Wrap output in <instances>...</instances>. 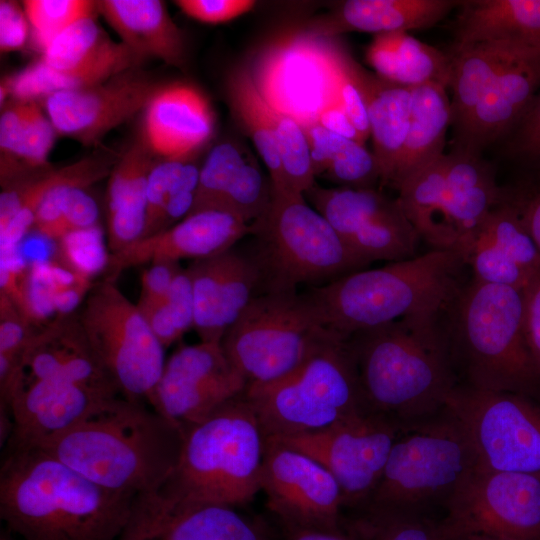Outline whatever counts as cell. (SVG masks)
Wrapping results in <instances>:
<instances>
[{"label":"cell","mask_w":540,"mask_h":540,"mask_svg":"<svg viewBox=\"0 0 540 540\" xmlns=\"http://www.w3.org/2000/svg\"><path fill=\"white\" fill-rule=\"evenodd\" d=\"M174 3L187 16L207 24L231 21L256 5L252 0H177Z\"/></svg>","instance_id":"obj_51"},{"label":"cell","mask_w":540,"mask_h":540,"mask_svg":"<svg viewBox=\"0 0 540 540\" xmlns=\"http://www.w3.org/2000/svg\"><path fill=\"white\" fill-rule=\"evenodd\" d=\"M99 209L85 188L64 186L59 203L57 241L69 234L98 226Z\"/></svg>","instance_id":"obj_45"},{"label":"cell","mask_w":540,"mask_h":540,"mask_svg":"<svg viewBox=\"0 0 540 540\" xmlns=\"http://www.w3.org/2000/svg\"><path fill=\"white\" fill-rule=\"evenodd\" d=\"M457 45L519 41L540 45V0L462 1Z\"/></svg>","instance_id":"obj_37"},{"label":"cell","mask_w":540,"mask_h":540,"mask_svg":"<svg viewBox=\"0 0 540 540\" xmlns=\"http://www.w3.org/2000/svg\"><path fill=\"white\" fill-rule=\"evenodd\" d=\"M226 95L232 115L253 142L269 172L273 191L290 192L268 114V104L257 90L247 65L237 66L229 72Z\"/></svg>","instance_id":"obj_39"},{"label":"cell","mask_w":540,"mask_h":540,"mask_svg":"<svg viewBox=\"0 0 540 540\" xmlns=\"http://www.w3.org/2000/svg\"><path fill=\"white\" fill-rule=\"evenodd\" d=\"M540 47L502 41L457 45L451 59L452 124L458 133L496 76L516 58Z\"/></svg>","instance_id":"obj_35"},{"label":"cell","mask_w":540,"mask_h":540,"mask_svg":"<svg viewBox=\"0 0 540 540\" xmlns=\"http://www.w3.org/2000/svg\"><path fill=\"white\" fill-rule=\"evenodd\" d=\"M145 60L122 42L113 41L93 17L61 33L42 58L7 80L8 93L18 101L88 87L136 69Z\"/></svg>","instance_id":"obj_17"},{"label":"cell","mask_w":540,"mask_h":540,"mask_svg":"<svg viewBox=\"0 0 540 540\" xmlns=\"http://www.w3.org/2000/svg\"><path fill=\"white\" fill-rule=\"evenodd\" d=\"M141 140L115 162L107 187V235L110 253L137 241L144 230L147 187L158 162Z\"/></svg>","instance_id":"obj_34"},{"label":"cell","mask_w":540,"mask_h":540,"mask_svg":"<svg viewBox=\"0 0 540 540\" xmlns=\"http://www.w3.org/2000/svg\"><path fill=\"white\" fill-rule=\"evenodd\" d=\"M199 171L191 161L158 160L149 176L145 225L139 239L166 230L188 215Z\"/></svg>","instance_id":"obj_40"},{"label":"cell","mask_w":540,"mask_h":540,"mask_svg":"<svg viewBox=\"0 0 540 540\" xmlns=\"http://www.w3.org/2000/svg\"><path fill=\"white\" fill-rule=\"evenodd\" d=\"M179 262L157 261L149 264L141 275V290L138 303L155 302L163 299L176 276L182 271Z\"/></svg>","instance_id":"obj_55"},{"label":"cell","mask_w":540,"mask_h":540,"mask_svg":"<svg viewBox=\"0 0 540 540\" xmlns=\"http://www.w3.org/2000/svg\"><path fill=\"white\" fill-rule=\"evenodd\" d=\"M250 235L247 251L260 273V294L324 285L367 267L303 194L273 191L266 215Z\"/></svg>","instance_id":"obj_8"},{"label":"cell","mask_w":540,"mask_h":540,"mask_svg":"<svg viewBox=\"0 0 540 540\" xmlns=\"http://www.w3.org/2000/svg\"><path fill=\"white\" fill-rule=\"evenodd\" d=\"M317 124L330 132L364 145L359 133L340 105L325 109L320 114Z\"/></svg>","instance_id":"obj_58"},{"label":"cell","mask_w":540,"mask_h":540,"mask_svg":"<svg viewBox=\"0 0 540 540\" xmlns=\"http://www.w3.org/2000/svg\"><path fill=\"white\" fill-rule=\"evenodd\" d=\"M244 395L265 438L318 431L367 412L347 338L329 329L296 369L275 382L248 385Z\"/></svg>","instance_id":"obj_7"},{"label":"cell","mask_w":540,"mask_h":540,"mask_svg":"<svg viewBox=\"0 0 540 540\" xmlns=\"http://www.w3.org/2000/svg\"><path fill=\"white\" fill-rule=\"evenodd\" d=\"M477 467L465 427L445 406L398 437L379 483L363 505L428 513L435 505L444 506Z\"/></svg>","instance_id":"obj_10"},{"label":"cell","mask_w":540,"mask_h":540,"mask_svg":"<svg viewBox=\"0 0 540 540\" xmlns=\"http://www.w3.org/2000/svg\"><path fill=\"white\" fill-rule=\"evenodd\" d=\"M304 196L367 266L415 256L420 236L397 198L375 188H325L317 183Z\"/></svg>","instance_id":"obj_18"},{"label":"cell","mask_w":540,"mask_h":540,"mask_svg":"<svg viewBox=\"0 0 540 540\" xmlns=\"http://www.w3.org/2000/svg\"><path fill=\"white\" fill-rule=\"evenodd\" d=\"M441 540H540V479L476 468L443 506Z\"/></svg>","instance_id":"obj_15"},{"label":"cell","mask_w":540,"mask_h":540,"mask_svg":"<svg viewBox=\"0 0 540 540\" xmlns=\"http://www.w3.org/2000/svg\"><path fill=\"white\" fill-rule=\"evenodd\" d=\"M349 71L367 105L380 184L390 185L407 136L412 87L373 74L351 57Z\"/></svg>","instance_id":"obj_32"},{"label":"cell","mask_w":540,"mask_h":540,"mask_svg":"<svg viewBox=\"0 0 540 540\" xmlns=\"http://www.w3.org/2000/svg\"><path fill=\"white\" fill-rule=\"evenodd\" d=\"M194 296V330L203 342H221L248 304L260 294V273L248 253L232 247L193 260L186 268Z\"/></svg>","instance_id":"obj_24"},{"label":"cell","mask_w":540,"mask_h":540,"mask_svg":"<svg viewBox=\"0 0 540 540\" xmlns=\"http://www.w3.org/2000/svg\"><path fill=\"white\" fill-rule=\"evenodd\" d=\"M461 253L437 250L362 269L306 291L325 328L351 334L401 318L439 313L464 285Z\"/></svg>","instance_id":"obj_4"},{"label":"cell","mask_w":540,"mask_h":540,"mask_svg":"<svg viewBox=\"0 0 540 540\" xmlns=\"http://www.w3.org/2000/svg\"><path fill=\"white\" fill-rule=\"evenodd\" d=\"M462 1L454 0H347L313 21L305 30L334 38L347 32L376 34L434 26Z\"/></svg>","instance_id":"obj_30"},{"label":"cell","mask_w":540,"mask_h":540,"mask_svg":"<svg viewBox=\"0 0 540 540\" xmlns=\"http://www.w3.org/2000/svg\"><path fill=\"white\" fill-rule=\"evenodd\" d=\"M0 540H16V538L14 535H12L9 531L5 529L1 532Z\"/></svg>","instance_id":"obj_61"},{"label":"cell","mask_w":540,"mask_h":540,"mask_svg":"<svg viewBox=\"0 0 540 540\" xmlns=\"http://www.w3.org/2000/svg\"><path fill=\"white\" fill-rule=\"evenodd\" d=\"M342 528L356 540H441L428 513L369 505L344 511Z\"/></svg>","instance_id":"obj_41"},{"label":"cell","mask_w":540,"mask_h":540,"mask_svg":"<svg viewBox=\"0 0 540 540\" xmlns=\"http://www.w3.org/2000/svg\"><path fill=\"white\" fill-rule=\"evenodd\" d=\"M348 55L339 82V103L364 143L370 136V123L364 97L349 71Z\"/></svg>","instance_id":"obj_52"},{"label":"cell","mask_w":540,"mask_h":540,"mask_svg":"<svg viewBox=\"0 0 540 540\" xmlns=\"http://www.w3.org/2000/svg\"><path fill=\"white\" fill-rule=\"evenodd\" d=\"M251 229L241 218L223 211L187 215L166 230L108 253L103 279L116 281L124 270L157 261L179 262L217 255L250 235Z\"/></svg>","instance_id":"obj_25"},{"label":"cell","mask_w":540,"mask_h":540,"mask_svg":"<svg viewBox=\"0 0 540 540\" xmlns=\"http://www.w3.org/2000/svg\"><path fill=\"white\" fill-rule=\"evenodd\" d=\"M366 60L378 76L398 84H450V56L406 31L376 34L366 50Z\"/></svg>","instance_id":"obj_38"},{"label":"cell","mask_w":540,"mask_h":540,"mask_svg":"<svg viewBox=\"0 0 540 540\" xmlns=\"http://www.w3.org/2000/svg\"><path fill=\"white\" fill-rule=\"evenodd\" d=\"M117 398L71 382L26 379L7 408L13 431L4 452L37 447L103 412Z\"/></svg>","instance_id":"obj_23"},{"label":"cell","mask_w":540,"mask_h":540,"mask_svg":"<svg viewBox=\"0 0 540 540\" xmlns=\"http://www.w3.org/2000/svg\"><path fill=\"white\" fill-rule=\"evenodd\" d=\"M326 329L306 292L263 293L226 331L221 345L247 386L264 385L296 369Z\"/></svg>","instance_id":"obj_11"},{"label":"cell","mask_w":540,"mask_h":540,"mask_svg":"<svg viewBox=\"0 0 540 540\" xmlns=\"http://www.w3.org/2000/svg\"><path fill=\"white\" fill-rule=\"evenodd\" d=\"M396 189L420 239L432 249L459 253L504 198V188L480 154L457 148L407 176Z\"/></svg>","instance_id":"obj_9"},{"label":"cell","mask_w":540,"mask_h":540,"mask_svg":"<svg viewBox=\"0 0 540 540\" xmlns=\"http://www.w3.org/2000/svg\"><path fill=\"white\" fill-rule=\"evenodd\" d=\"M402 433L389 420L361 412L318 431L270 439L325 467L338 482L347 511L367 502Z\"/></svg>","instance_id":"obj_16"},{"label":"cell","mask_w":540,"mask_h":540,"mask_svg":"<svg viewBox=\"0 0 540 540\" xmlns=\"http://www.w3.org/2000/svg\"><path fill=\"white\" fill-rule=\"evenodd\" d=\"M461 255L473 279L519 290L540 269V251L505 198L487 215Z\"/></svg>","instance_id":"obj_26"},{"label":"cell","mask_w":540,"mask_h":540,"mask_svg":"<svg viewBox=\"0 0 540 540\" xmlns=\"http://www.w3.org/2000/svg\"><path fill=\"white\" fill-rule=\"evenodd\" d=\"M29 22L24 9L14 1L0 2V50L2 53L21 49L28 37Z\"/></svg>","instance_id":"obj_53"},{"label":"cell","mask_w":540,"mask_h":540,"mask_svg":"<svg viewBox=\"0 0 540 540\" xmlns=\"http://www.w3.org/2000/svg\"><path fill=\"white\" fill-rule=\"evenodd\" d=\"M248 157L232 142L216 145L200 167L194 202L188 215L201 211H221Z\"/></svg>","instance_id":"obj_43"},{"label":"cell","mask_w":540,"mask_h":540,"mask_svg":"<svg viewBox=\"0 0 540 540\" xmlns=\"http://www.w3.org/2000/svg\"><path fill=\"white\" fill-rule=\"evenodd\" d=\"M444 312L407 316L347 337L365 410L403 432L444 409L459 384Z\"/></svg>","instance_id":"obj_1"},{"label":"cell","mask_w":540,"mask_h":540,"mask_svg":"<svg viewBox=\"0 0 540 540\" xmlns=\"http://www.w3.org/2000/svg\"><path fill=\"white\" fill-rule=\"evenodd\" d=\"M523 325L531 352L540 367V269L522 289Z\"/></svg>","instance_id":"obj_56"},{"label":"cell","mask_w":540,"mask_h":540,"mask_svg":"<svg viewBox=\"0 0 540 540\" xmlns=\"http://www.w3.org/2000/svg\"><path fill=\"white\" fill-rule=\"evenodd\" d=\"M160 86L136 68L88 87L54 92L45 98V109L57 133L91 145L144 111Z\"/></svg>","instance_id":"obj_21"},{"label":"cell","mask_w":540,"mask_h":540,"mask_svg":"<svg viewBox=\"0 0 540 540\" xmlns=\"http://www.w3.org/2000/svg\"><path fill=\"white\" fill-rule=\"evenodd\" d=\"M508 151L540 170V89L526 114L510 134Z\"/></svg>","instance_id":"obj_50"},{"label":"cell","mask_w":540,"mask_h":540,"mask_svg":"<svg viewBox=\"0 0 540 540\" xmlns=\"http://www.w3.org/2000/svg\"><path fill=\"white\" fill-rule=\"evenodd\" d=\"M23 362L26 379H53L82 385L111 397L121 395L92 350L76 317L60 314L36 330Z\"/></svg>","instance_id":"obj_29"},{"label":"cell","mask_w":540,"mask_h":540,"mask_svg":"<svg viewBox=\"0 0 540 540\" xmlns=\"http://www.w3.org/2000/svg\"><path fill=\"white\" fill-rule=\"evenodd\" d=\"M504 198L515 207L540 251V170L515 186L504 188Z\"/></svg>","instance_id":"obj_48"},{"label":"cell","mask_w":540,"mask_h":540,"mask_svg":"<svg viewBox=\"0 0 540 540\" xmlns=\"http://www.w3.org/2000/svg\"><path fill=\"white\" fill-rule=\"evenodd\" d=\"M178 463L159 491L181 506H244L261 490L265 436L244 392L184 427Z\"/></svg>","instance_id":"obj_6"},{"label":"cell","mask_w":540,"mask_h":540,"mask_svg":"<svg viewBox=\"0 0 540 540\" xmlns=\"http://www.w3.org/2000/svg\"><path fill=\"white\" fill-rule=\"evenodd\" d=\"M29 101H18L5 108L0 118V147L7 154L18 156L25 129Z\"/></svg>","instance_id":"obj_57"},{"label":"cell","mask_w":540,"mask_h":540,"mask_svg":"<svg viewBox=\"0 0 540 540\" xmlns=\"http://www.w3.org/2000/svg\"><path fill=\"white\" fill-rule=\"evenodd\" d=\"M183 439L178 424L142 401L119 397L37 448L105 489L136 496L162 489L176 468Z\"/></svg>","instance_id":"obj_3"},{"label":"cell","mask_w":540,"mask_h":540,"mask_svg":"<svg viewBox=\"0 0 540 540\" xmlns=\"http://www.w3.org/2000/svg\"><path fill=\"white\" fill-rule=\"evenodd\" d=\"M261 490L281 526L341 530L344 499L334 476L308 455L265 438Z\"/></svg>","instance_id":"obj_19"},{"label":"cell","mask_w":540,"mask_h":540,"mask_svg":"<svg viewBox=\"0 0 540 540\" xmlns=\"http://www.w3.org/2000/svg\"><path fill=\"white\" fill-rule=\"evenodd\" d=\"M0 517L21 540H118L135 496L105 489L40 448L7 451Z\"/></svg>","instance_id":"obj_2"},{"label":"cell","mask_w":540,"mask_h":540,"mask_svg":"<svg viewBox=\"0 0 540 540\" xmlns=\"http://www.w3.org/2000/svg\"><path fill=\"white\" fill-rule=\"evenodd\" d=\"M97 9L121 42L144 59L158 58L182 67L185 43L166 6L159 0H103Z\"/></svg>","instance_id":"obj_33"},{"label":"cell","mask_w":540,"mask_h":540,"mask_svg":"<svg viewBox=\"0 0 540 540\" xmlns=\"http://www.w3.org/2000/svg\"><path fill=\"white\" fill-rule=\"evenodd\" d=\"M456 372L465 385L524 397L540 390V367L524 331L522 290L471 279L444 312Z\"/></svg>","instance_id":"obj_5"},{"label":"cell","mask_w":540,"mask_h":540,"mask_svg":"<svg viewBox=\"0 0 540 540\" xmlns=\"http://www.w3.org/2000/svg\"><path fill=\"white\" fill-rule=\"evenodd\" d=\"M540 89V47L509 63L496 76L456 133L457 149L480 154L518 126Z\"/></svg>","instance_id":"obj_28"},{"label":"cell","mask_w":540,"mask_h":540,"mask_svg":"<svg viewBox=\"0 0 540 540\" xmlns=\"http://www.w3.org/2000/svg\"><path fill=\"white\" fill-rule=\"evenodd\" d=\"M113 166L110 157L90 156L5 186L0 197L1 255L12 254L23 236L32 229L36 210L48 191L59 185L86 188L110 175Z\"/></svg>","instance_id":"obj_31"},{"label":"cell","mask_w":540,"mask_h":540,"mask_svg":"<svg viewBox=\"0 0 540 540\" xmlns=\"http://www.w3.org/2000/svg\"><path fill=\"white\" fill-rule=\"evenodd\" d=\"M281 527L283 532V540H356L343 529L324 530L292 526Z\"/></svg>","instance_id":"obj_59"},{"label":"cell","mask_w":540,"mask_h":540,"mask_svg":"<svg viewBox=\"0 0 540 540\" xmlns=\"http://www.w3.org/2000/svg\"><path fill=\"white\" fill-rule=\"evenodd\" d=\"M247 383L228 360L221 342L179 347L165 362L148 403L182 428L208 417L243 393Z\"/></svg>","instance_id":"obj_20"},{"label":"cell","mask_w":540,"mask_h":540,"mask_svg":"<svg viewBox=\"0 0 540 540\" xmlns=\"http://www.w3.org/2000/svg\"><path fill=\"white\" fill-rule=\"evenodd\" d=\"M23 9L33 40L43 52L75 23L93 17L97 2L87 0H26Z\"/></svg>","instance_id":"obj_44"},{"label":"cell","mask_w":540,"mask_h":540,"mask_svg":"<svg viewBox=\"0 0 540 540\" xmlns=\"http://www.w3.org/2000/svg\"><path fill=\"white\" fill-rule=\"evenodd\" d=\"M304 130L315 177H321L332 158L346 145L349 139L330 132L319 124L308 126Z\"/></svg>","instance_id":"obj_54"},{"label":"cell","mask_w":540,"mask_h":540,"mask_svg":"<svg viewBox=\"0 0 540 540\" xmlns=\"http://www.w3.org/2000/svg\"><path fill=\"white\" fill-rule=\"evenodd\" d=\"M31 322L0 292V354L23 355L35 334Z\"/></svg>","instance_id":"obj_49"},{"label":"cell","mask_w":540,"mask_h":540,"mask_svg":"<svg viewBox=\"0 0 540 540\" xmlns=\"http://www.w3.org/2000/svg\"><path fill=\"white\" fill-rule=\"evenodd\" d=\"M55 128L35 101H29L25 129L18 157L28 167L43 166L53 146Z\"/></svg>","instance_id":"obj_46"},{"label":"cell","mask_w":540,"mask_h":540,"mask_svg":"<svg viewBox=\"0 0 540 540\" xmlns=\"http://www.w3.org/2000/svg\"><path fill=\"white\" fill-rule=\"evenodd\" d=\"M348 53L334 38L305 29L281 35L264 45L247 64L253 82L275 110L303 128L339 103V82Z\"/></svg>","instance_id":"obj_12"},{"label":"cell","mask_w":540,"mask_h":540,"mask_svg":"<svg viewBox=\"0 0 540 540\" xmlns=\"http://www.w3.org/2000/svg\"><path fill=\"white\" fill-rule=\"evenodd\" d=\"M100 237L97 226L69 234L59 242L71 269L87 279L95 271L104 270L107 262L108 254L99 245Z\"/></svg>","instance_id":"obj_47"},{"label":"cell","mask_w":540,"mask_h":540,"mask_svg":"<svg viewBox=\"0 0 540 540\" xmlns=\"http://www.w3.org/2000/svg\"><path fill=\"white\" fill-rule=\"evenodd\" d=\"M446 407L465 427L477 468L540 479V409L527 397L459 383Z\"/></svg>","instance_id":"obj_14"},{"label":"cell","mask_w":540,"mask_h":540,"mask_svg":"<svg viewBox=\"0 0 540 540\" xmlns=\"http://www.w3.org/2000/svg\"><path fill=\"white\" fill-rule=\"evenodd\" d=\"M457 540H504V539H497V538H492V537H487V536L474 535V536H467V537L459 538Z\"/></svg>","instance_id":"obj_60"},{"label":"cell","mask_w":540,"mask_h":540,"mask_svg":"<svg viewBox=\"0 0 540 540\" xmlns=\"http://www.w3.org/2000/svg\"><path fill=\"white\" fill-rule=\"evenodd\" d=\"M85 336L121 397L148 401L165 365V348L137 304L103 279L91 286L77 315Z\"/></svg>","instance_id":"obj_13"},{"label":"cell","mask_w":540,"mask_h":540,"mask_svg":"<svg viewBox=\"0 0 540 540\" xmlns=\"http://www.w3.org/2000/svg\"><path fill=\"white\" fill-rule=\"evenodd\" d=\"M118 540H276L262 524L236 507L181 506L159 491L134 497Z\"/></svg>","instance_id":"obj_22"},{"label":"cell","mask_w":540,"mask_h":540,"mask_svg":"<svg viewBox=\"0 0 540 540\" xmlns=\"http://www.w3.org/2000/svg\"><path fill=\"white\" fill-rule=\"evenodd\" d=\"M214 114L194 85H161L144 109L142 141L159 160L191 161L211 138Z\"/></svg>","instance_id":"obj_27"},{"label":"cell","mask_w":540,"mask_h":540,"mask_svg":"<svg viewBox=\"0 0 540 540\" xmlns=\"http://www.w3.org/2000/svg\"><path fill=\"white\" fill-rule=\"evenodd\" d=\"M447 87L427 82L412 87L409 126L391 186L444 155L447 129L452 124L451 99Z\"/></svg>","instance_id":"obj_36"},{"label":"cell","mask_w":540,"mask_h":540,"mask_svg":"<svg viewBox=\"0 0 540 540\" xmlns=\"http://www.w3.org/2000/svg\"><path fill=\"white\" fill-rule=\"evenodd\" d=\"M137 306L164 348L180 339L194 326V296L187 269L176 276L163 299Z\"/></svg>","instance_id":"obj_42"}]
</instances>
